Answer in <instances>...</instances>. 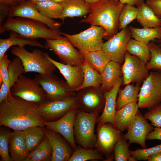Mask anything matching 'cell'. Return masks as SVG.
Here are the masks:
<instances>
[{
  "label": "cell",
  "instance_id": "1",
  "mask_svg": "<svg viewBox=\"0 0 161 161\" xmlns=\"http://www.w3.org/2000/svg\"><path fill=\"white\" fill-rule=\"evenodd\" d=\"M39 105L10 93L7 100L0 103V126L18 131L33 126H46L47 122L38 112Z\"/></svg>",
  "mask_w": 161,
  "mask_h": 161
},
{
  "label": "cell",
  "instance_id": "2",
  "mask_svg": "<svg viewBox=\"0 0 161 161\" xmlns=\"http://www.w3.org/2000/svg\"><path fill=\"white\" fill-rule=\"evenodd\" d=\"M123 5L119 0H103L91 4L88 16L80 22L102 27L105 30L104 38L108 40L118 32L119 17Z\"/></svg>",
  "mask_w": 161,
  "mask_h": 161
},
{
  "label": "cell",
  "instance_id": "3",
  "mask_svg": "<svg viewBox=\"0 0 161 161\" xmlns=\"http://www.w3.org/2000/svg\"><path fill=\"white\" fill-rule=\"evenodd\" d=\"M14 31L24 36L36 39L53 40L62 37L60 30H51L45 24L34 20L16 17L7 18L0 26V33Z\"/></svg>",
  "mask_w": 161,
  "mask_h": 161
},
{
  "label": "cell",
  "instance_id": "4",
  "mask_svg": "<svg viewBox=\"0 0 161 161\" xmlns=\"http://www.w3.org/2000/svg\"><path fill=\"white\" fill-rule=\"evenodd\" d=\"M11 53L21 60L26 73L34 72L43 75L52 74L57 68L46 57L45 52L35 49L29 52L24 46L13 47Z\"/></svg>",
  "mask_w": 161,
  "mask_h": 161
},
{
  "label": "cell",
  "instance_id": "5",
  "mask_svg": "<svg viewBox=\"0 0 161 161\" xmlns=\"http://www.w3.org/2000/svg\"><path fill=\"white\" fill-rule=\"evenodd\" d=\"M99 116L78 109L74 121V134L75 142L81 147L88 149L94 147L96 139L94 129Z\"/></svg>",
  "mask_w": 161,
  "mask_h": 161
},
{
  "label": "cell",
  "instance_id": "6",
  "mask_svg": "<svg viewBox=\"0 0 161 161\" xmlns=\"http://www.w3.org/2000/svg\"><path fill=\"white\" fill-rule=\"evenodd\" d=\"M105 33L103 27L94 25L76 34L61 32L82 53L102 50Z\"/></svg>",
  "mask_w": 161,
  "mask_h": 161
},
{
  "label": "cell",
  "instance_id": "7",
  "mask_svg": "<svg viewBox=\"0 0 161 161\" xmlns=\"http://www.w3.org/2000/svg\"><path fill=\"white\" fill-rule=\"evenodd\" d=\"M10 92L14 97L39 105L48 100L46 92L36 79H30L23 74L10 88Z\"/></svg>",
  "mask_w": 161,
  "mask_h": 161
},
{
  "label": "cell",
  "instance_id": "8",
  "mask_svg": "<svg viewBox=\"0 0 161 161\" xmlns=\"http://www.w3.org/2000/svg\"><path fill=\"white\" fill-rule=\"evenodd\" d=\"M138 99L140 109H150L161 103V71H151L143 82Z\"/></svg>",
  "mask_w": 161,
  "mask_h": 161
},
{
  "label": "cell",
  "instance_id": "9",
  "mask_svg": "<svg viewBox=\"0 0 161 161\" xmlns=\"http://www.w3.org/2000/svg\"><path fill=\"white\" fill-rule=\"evenodd\" d=\"M44 46L46 49L53 51L62 63L81 66L85 61L83 54L64 36L46 40Z\"/></svg>",
  "mask_w": 161,
  "mask_h": 161
},
{
  "label": "cell",
  "instance_id": "10",
  "mask_svg": "<svg viewBox=\"0 0 161 161\" xmlns=\"http://www.w3.org/2000/svg\"><path fill=\"white\" fill-rule=\"evenodd\" d=\"M76 105L84 112L99 115L103 112L105 98L101 86H91L76 92Z\"/></svg>",
  "mask_w": 161,
  "mask_h": 161
},
{
  "label": "cell",
  "instance_id": "11",
  "mask_svg": "<svg viewBox=\"0 0 161 161\" xmlns=\"http://www.w3.org/2000/svg\"><path fill=\"white\" fill-rule=\"evenodd\" d=\"M121 132L110 123L97 124L94 148L106 157L104 161H112L114 159V147L123 135Z\"/></svg>",
  "mask_w": 161,
  "mask_h": 161
},
{
  "label": "cell",
  "instance_id": "12",
  "mask_svg": "<svg viewBox=\"0 0 161 161\" xmlns=\"http://www.w3.org/2000/svg\"><path fill=\"white\" fill-rule=\"evenodd\" d=\"M46 92L48 100L65 99L76 96L66 80L53 75L39 74L35 78Z\"/></svg>",
  "mask_w": 161,
  "mask_h": 161
},
{
  "label": "cell",
  "instance_id": "13",
  "mask_svg": "<svg viewBox=\"0 0 161 161\" xmlns=\"http://www.w3.org/2000/svg\"><path fill=\"white\" fill-rule=\"evenodd\" d=\"M146 64L139 58L126 51L121 67L123 79V85L131 82L141 84L149 74V70Z\"/></svg>",
  "mask_w": 161,
  "mask_h": 161
},
{
  "label": "cell",
  "instance_id": "14",
  "mask_svg": "<svg viewBox=\"0 0 161 161\" xmlns=\"http://www.w3.org/2000/svg\"><path fill=\"white\" fill-rule=\"evenodd\" d=\"M76 101V96L65 99L48 100L39 105L38 112L46 122L54 121L63 117L75 105Z\"/></svg>",
  "mask_w": 161,
  "mask_h": 161
},
{
  "label": "cell",
  "instance_id": "15",
  "mask_svg": "<svg viewBox=\"0 0 161 161\" xmlns=\"http://www.w3.org/2000/svg\"><path fill=\"white\" fill-rule=\"evenodd\" d=\"M22 17L42 22L50 29L60 30L61 24L53 19L48 18L41 14L36 8L34 2L27 0L11 7L7 18Z\"/></svg>",
  "mask_w": 161,
  "mask_h": 161
},
{
  "label": "cell",
  "instance_id": "16",
  "mask_svg": "<svg viewBox=\"0 0 161 161\" xmlns=\"http://www.w3.org/2000/svg\"><path fill=\"white\" fill-rule=\"evenodd\" d=\"M131 36L129 28L127 27L104 42L102 50L110 56L111 60L122 64Z\"/></svg>",
  "mask_w": 161,
  "mask_h": 161
},
{
  "label": "cell",
  "instance_id": "17",
  "mask_svg": "<svg viewBox=\"0 0 161 161\" xmlns=\"http://www.w3.org/2000/svg\"><path fill=\"white\" fill-rule=\"evenodd\" d=\"M78 108L76 105L72 107L63 117L53 122H47L46 128L62 136L74 150L77 146L74 134V125Z\"/></svg>",
  "mask_w": 161,
  "mask_h": 161
},
{
  "label": "cell",
  "instance_id": "18",
  "mask_svg": "<svg viewBox=\"0 0 161 161\" xmlns=\"http://www.w3.org/2000/svg\"><path fill=\"white\" fill-rule=\"evenodd\" d=\"M154 128L148 123L138 110L133 121L129 126L127 132L123 135L130 143H136L145 148V140L148 134L152 131Z\"/></svg>",
  "mask_w": 161,
  "mask_h": 161
},
{
  "label": "cell",
  "instance_id": "19",
  "mask_svg": "<svg viewBox=\"0 0 161 161\" xmlns=\"http://www.w3.org/2000/svg\"><path fill=\"white\" fill-rule=\"evenodd\" d=\"M43 128L52 148L51 161H68L74 151L69 143L59 133L45 126Z\"/></svg>",
  "mask_w": 161,
  "mask_h": 161
},
{
  "label": "cell",
  "instance_id": "20",
  "mask_svg": "<svg viewBox=\"0 0 161 161\" xmlns=\"http://www.w3.org/2000/svg\"><path fill=\"white\" fill-rule=\"evenodd\" d=\"M123 82L122 76L119 78L116 85L111 90L103 92L105 98V106L102 114L97 119L96 123L97 124L109 123L114 126V119L116 111L117 98Z\"/></svg>",
  "mask_w": 161,
  "mask_h": 161
},
{
  "label": "cell",
  "instance_id": "21",
  "mask_svg": "<svg viewBox=\"0 0 161 161\" xmlns=\"http://www.w3.org/2000/svg\"><path fill=\"white\" fill-rule=\"evenodd\" d=\"M47 58L56 66L72 90H75L82 85L83 80V73L81 66H73L57 62L45 53Z\"/></svg>",
  "mask_w": 161,
  "mask_h": 161
},
{
  "label": "cell",
  "instance_id": "22",
  "mask_svg": "<svg viewBox=\"0 0 161 161\" xmlns=\"http://www.w3.org/2000/svg\"><path fill=\"white\" fill-rule=\"evenodd\" d=\"M9 151L13 161H24L28 151L23 131L11 132L9 140Z\"/></svg>",
  "mask_w": 161,
  "mask_h": 161
},
{
  "label": "cell",
  "instance_id": "23",
  "mask_svg": "<svg viewBox=\"0 0 161 161\" xmlns=\"http://www.w3.org/2000/svg\"><path fill=\"white\" fill-rule=\"evenodd\" d=\"M139 108L137 103L134 102L116 110L114 119V126L121 131L127 130L134 119Z\"/></svg>",
  "mask_w": 161,
  "mask_h": 161
},
{
  "label": "cell",
  "instance_id": "24",
  "mask_svg": "<svg viewBox=\"0 0 161 161\" xmlns=\"http://www.w3.org/2000/svg\"><path fill=\"white\" fill-rule=\"evenodd\" d=\"M10 32L8 38L0 39V58L13 46L24 47L25 45H28L31 47H37L46 49L44 45L35 39L24 36L14 31Z\"/></svg>",
  "mask_w": 161,
  "mask_h": 161
},
{
  "label": "cell",
  "instance_id": "25",
  "mask_svg": "<svg viewBox=\"0 0 161 161\" xmlns=\"http://www.w3.org/2000/svg\"><path fill=\"white\" fill-rule=\"evenodd\" d=\"M61 4L63 11L60 19L63 21L67 17L83 16L91 10V4L84 0H65Z\"/></svg>",
  "mask_w": 161,
  "mask_h": 161
},
{
  "label": "cell",
  "instance_id": "26",
  "mask_svg": "<svg viewBox=\"0 0 161 161\" xmlns=\"http://www.w3.org/2000/svg\"><path fill=\"white\" fill-rule=\"evenodd\" d=\"M121 64L110 61L101 74V88L103 91H110L116 85L119 78L123 76Z\"/></svg>",
  "mask_w": 161,
  "mask_h": 161
},
{
  "label": "cell",
  "instance_id": "27",
  "mask_svg": "<svg viewBox=\"0 0 161 161\" xmlns=\"http://www.w3.org/2000/svg\"><path fill=\"white\" fill-rule=\"evenodd\" d=\"M140 84L138 83L135 85L128 84L124 89L119 90L116 100V110L121 109L128 104L138 101Z\"/></svg>",
  "mask_w": 161,
  "mask_h": 161
},
{
  "label": "cell",
  "instance_id": "28",
  "mask_svg": "<svg viewBox=\"0 0 161 161\" xmlns=\"http://www.w3.org/2000/svg\"><path fill=\"white\" fill-rule=\"evenodd\" d=\"M137 7L138 9L137 20L143 28H153L161 26L160 18L144 2Z\"/></svg>",
  "mask_w": 161,
  "mask_h": 161
},
{
  "label": "cell",
  "instance_id": "29",
  "mask_svg": "<svg viewBox=\"0 0 161 161\" xmlns=\"http://www.w3.org/2000/svg\"><path fill=\"white\" fill-rule=\"evenodd\" d=\"M82 54L88 64L101 75L107 64L111 61L110 56L102 50Z\"/></svg>",
  "mask_w": 161,
  "mask_h": 161
},
{
  "label": "cell",
  "instance_id": "30",
  "mask_svg": "<svg viewBox=\"0 0 161 161\" xmlns=\"http://www.w3.org/2000/svg\"><path fill=\"white\" fill-rule=\"evenodd\" d=\"M52 154L51 143L46 136L35 148L29 152L24 161H51Z\"/></svg>",
  "mask_w": 161,
  "mask_h": 161
},
{
  "label": "cell",
  "instance_id": "31",
  "mask_svg": "<svg viewBox=\"0 0 161 161\" xmlns=\"http://www.w3.org/2000/svg\"><path fill=\"white\" fill-rule=\"evenodd\" d=\"M129 28L134 39L147 44L155 39H161V26L139 28L130 26Z\"/></svg>",
  "mask_w": 161,
  "mask_h": 161
},
{
  "label": "cell",
  "instance_id": "32",
  "mask_svg": "<svg viewBox=\"0 0 161 161\" xmlns=\"http://www.w3.org/2000/svg\"><path fill=\"white\" fill-rule=\"evenodd\" d=\"M23 131L27 148L29 152L35 148L46 137L43 126H32Z\"/></svg>",
  "mask_w": 161,
  "mask_h": 161
},
{
  "label": "cell",
  "instance_id": "33",
  "mask_svg": "<svg viewBox=\"0 0 161 161\" xmlns=\"http://www.w3.org/2000/svg\"><path fill=\"white\" fill-rule=\"evenodd\" d=\"M39 12L44 16L51 19H60L63 8L61 4L51 0L35 3Z\"/></svg>",
  "mask_w": 161,
  "mask_h": 161
},
{
  "label": "cell",
  "instance_id": "34",
  "mask_svg": "<svg viewBox=\"0 0 161 161\" xmlns=\"http://www.w3.org/2000/svg\"><path fill=\"white\" fill-rule=\"evenodd\" d=\"M126 51L135 56L146 64L151 57L148 44L130 38L127 45Z\"/></svg>",
  "mask_w": 161,
  "mask_h": 161
},
{
  "label": "cell",
  "instance_id": "35",
  "mask_svg": "<svg viewBox=\"0 0 161 161\" xmlns=\"http://www.w3.org/2000/svg\"><path fill=\"white\" fill-rule=\"evenodd\" d=\"M81 67L83 73V82L76 92L87 87L101 86L102 77L100 74L92 68L85 60Z\"/></svg>",
  "mask_w": 161,
  "mask_h": 161
},
{
  "label": "cell",
  "instance_id": "36",
  "mask_svg": "<svg viewBox=\"0 0 161 161\" xmlns=\"http://www.w3.org/2000/svg\"><path fill=\"white\" fill-rule=\"evenodd\" d=\"M104 160L103 155L96 149H88L80 145L76 147L68 161H86L89 160Z\"/></svg>",
  "mask_w": 161,
  "mask_h": 161
},
{
  "label": "cell",
  "instance_id": "37",
  "mask_svg": "<svg viewBox=\"0 0 161 161\" xmlns=\"http://www.w3.org/2000/svg\"><path fill=\"white\" fill-rule=\"evenodd\" d=\"M9 127L1 126L0 128V155L1 161H13L9 154V140L11 133Z\"/></svg>",
  "mask_w": 161,
  "mask_h": 161
},
{
  "label": "cell",
  "instance_id": "38",
  "mask_svg": "<svg viewBox=\"0 0 161 161\" xmlns=\"http://www.w3.org/2000/svg\"><path fill=\"white\" fill-rule=\"evenodd\" d=\"M137 7L129 4H124L120 15L118 29L120 30L127 27L128 24L137 19Z\"/></svg>",
  "mask_w": 161,
  "mask_h": 161
},
{
  "label": "cell",
  "instance_id": "39",
  "mask_svg": "<svg viewBox=\"0 0 161 161\" xmlns=\"http://www.w3.org/2000/svg\"><path fill=\"white\" fill-rule=\"evenodd\" d=\"M148 45L151 57L146 64V67L149 70L161 71V47L153 41L150 42Z\"/></svg>",
  "mask_w": 161,
  "mask_h": 161
},
{
  "label": "cell",
  "instance_id": "40",
  "mask_svg": "<svg viewBox=\"0 0 161 161\" xmlns=\"http://www.w3.org/2000/svg\"><path fill=\"white\" fill-rule=\"evenodd\" d=\"M8 72L10 89L20 75L26 73L22 61L19 57H16L11 61L8 68Z\"/></svg>",
  "mask_w": 161,
  "mask_h": 161
},
{
  "label": "cell",
  "instance_id": "41",
  "mask_svg": "<svg viewBox=\"0 0 161 161\" xmlns=\"http://www.w3.org/2000/svg\"><path fill=\"white\" fill-rule=\"evenodd\" d=\"M123 137H120L116 143L113 150L114 159L116 161H127L131 155L129 150L130 144Z\"/></svg>",
  "mask_w": 161,
  "mask_h": 161
},
{
  "label": "cell",
  "instance_id": "42",
  "mask_svg": "<svg viewBox=\"0 0 161 161\" xmlns=\"http://www.w3.org/2000/svg\"><path fill=\"white\" fill-rule=\"evenodd\" d=\"M144 116L153 127H161V103L148 109Z\"/></svg>",
  "mask_w": 161,
  "mask_h": 161
},
{
  "label": "cell",
  "instance_id": "43",
  "mask_svg": "<svg viewBox=\"0 0 161 161\" xmlns=\"http://www.w3.org/2000/svg\"><path fill=\"white\" fill-rule=\"evenodd\" d=\"M129 151L130 155L135 157L137 160L146 161L150 155L161 151V144L149 148H137L134 151L130 150Z\"/></svg>",
  "mask_w": 161,
  "mask_h": 161
},
{
  "label": "cell",
  "instance_id": "44",
  "mask_svg": "<svg viewBox=\"0 0 161 161\" xmlns=\"http://www.w3.org/2000/svg\"><path fill=\"white\" fill-rule=\"evenodd\" d=\"M10 62L5 54L0 58V73L2 76L3 82L9 87L8 68Z\"/></svg>",
  "mask_w": 161,
  "mask_h": 161
},
{
  "label": "cell",
  "instance_id": "45",
  "mask_svg": "<svg viewBox=\"0 0 161 161\" xmlns=\"http://www.w3.org/2000/svg\"><path fill=\"white\" fill-rule=\"evenodd\" d=\"M145 3L157 17H161V0H146Z\"/></svg>",
  "mask_w": 161,
  "mask_h": 161
},
{
  "label": "cell",
  "instance_id": "46",
  "mask_svg": "<svg viewBox=\"0 0 161 161\" xmlns=\"http://www.w3.org/2000/svg\"><path fill=\"white\" fill-rule=\"evenodd\" d=\"M16 5L14 0H0V13L8 14L11 7Z\"/></svg>",
  "mask_w": 161,
  "mask_h": 161
},
{
  "label": "cell",
  "instance_id": "47",
  "mask_svg": "<svg viewBox=\"0 0 161 161\" xmlns=\"http://www.w3.org/2000/svg\"><path fill=\"white\" fill-rule=\"evenodd\" d=\"M146 140H161V128L157 127L154 128L152 131L148 134Z\"/></svg>",
  "mask_w": 161,
  "mask_h": 161
},
{
  "label": "cell",
  "instance_id": "48",
  "mask_svg": "<svg viewBox=\"0 0 161 161\" xmlns=\"http://www.w3.org/2000/svg\"><path fill=\"white\" fill-rule=\"evenodd\" d=\"M123 4H129L137 7L144 2V0H119Z\"/></svg>",
  "mask_w": 161,
  "mask_h": 161
},
{
  "label": "cell",
  "instance_id": "49",
  "mask_svg": "<svg viewBox=\"0 0 161 161\" xmlns=\"http://www.w3.org/2000/svg\"><path fill=\"white\" fill-rule=\"evenodd\" d=\"M147 160L148 161H161V151L150 155L148 157Z\"/></svg>",
  "mask_w": 161,
  "mask_h": 161
},
{
  "label": "cell",
  "instance_id": "50",
  "mask_svg": "<svg viewBox=\"0 0 161 161\" xmlns=\"http://www.w3.org/2000/svg\"><path fill=\"white\" fill-rule=\"evenodd\" d=\"M86 2L90 4H93L103 0H84Z\"/></svg>",
  "mask_w": 161,
  "mask_h": 161
},
{
  "label": "cell",
  "instance_id": "51",
  "mask_svg": "<svg viewBox=\"0 0 161 161\" xmlns=\"http://www.w3.org/2000/svg\"><path fill=\"white\" fill-rule=\"evenodd\" d=\"M137 160L135 157L131 155L129 157L128 160L129 161H136Z\"/></svg>",
  "mask_w": 161,
  "mask_h": 161
},
{
  "label": "cell",
  "instance_id": "52",
  "mask_svg": "<svg viewBox=\"0 0 161 161\" xmlns=\"http://www.w3.org/2000/svg\"><path fill=\"white\" fill-rule=\"evenodd\" d=\"M15 2L17 4H18L20 3L24 2L26 0H14Z\"/></svg>",
  "mask_w": 161,
  "mask_h": 161
},
{
  "label": "cell",
  "instance_id": "53",
  "mask_svg": "<svg viewBox=\"0 0 161 161\" xmlns=\"http://www.w3.org/2000/svg\"><path fill=\"white\" fill-rule=\"evenodd\" d=\"M27 0L35 3L36 2H39L44 1H47L48 0Z\"/></svg>",
  "mask_w": 161,
  "mask_h": 161
},
{
  "label": "cell",
  "instance_id": "54",
  "mask_svg": "<svg viewBox=\"0 0 161 161\" xmlns=\"http://www.w3.org/2000/svg\"><path fill=\"white\" fill-rule=\"evenodd\" d=\"M53 1L60 4H61L65 0H51Z\"/></svg>",
  "mask_w": 161,
  "mask_h": 161
},
{
  "label": "cell",
  "instance_id": "55",
  "mask_svg": "<svg viewBox=\"0 0 161 161\" xmlns=\"http://www.w3.org/2000/svg\"><path fill=\"white\" fill-rule=\"evenodd\" d=\"M160 22H161V17H160ZM159 42H160V43H161V39H160V40H159Z\"/></svg>",
  "mask_w": 161,
  "mask_h": 161
},
{
  "label": "cell",
  "instance_id": "56",
  "mask_svg": "<svg viewBox=\"0 0 161 161\" xmlns=\"http://www.w3.org/2000/svg\"><path fill=\"white\" fill-rule=\"evenodd\" d=\"M160 47H161V43L158 44Z\"/></svg>",
  "mask_w": 161,
  "mask_h": 161
}]
</instances>
